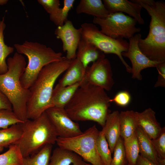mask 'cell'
<instances>
[{"instance_id":"6da1fadb","label":"cell","mask_w":165,"mask_h":165,"mask_svg":"<svg viewBox=\"0 0 165 165\" xmlns=\"http://www.w3.org/2000/svg\"><path fill=\"white\" fill-rule=\"evenodd\" d=\"M110 99L104 89L83 80L64 108L73 121H92L103 127L110 113Z\"/></svg>"},{"instance_id":"7a4b0ae2","label":"cell","mask_w":165,"mask_h":165,"mask_svg":"<svg viewBox=\"0 0 165 165\" xmlns=\"http://www.w3.org/2000/svg\"><path fill=\"white\" fill-rule=\"evenodd\" d=\"M72 60L66 58L49 64L42 69L29 88L30 96L27 105L28 119H36L48 109L53 107L51 99L55 82L68 69Z\"/></svg>"},{"instance_id":"3957f363","label":"cell","mask_w":165,"mask_h":165,"mask_svg":"<svg viewBox=\"0 0 165 165\" xmlns=\"http://www.w3.org/2000/svg\"><path fill=\"white\" fill-rule=\"evenodd\" d=\"M146 9L151 16L149 31L139 40L142 52L151 60L165 61V3L153 0H131Z\"/></svg>"},{"instance_id":"277c9868","label":"cell","mask_w":165,"mask_h":165,"mask_svg":"<svg viewBox=\"0 0 165 165\" xmlns=\"http://www.w3.org/2000/svg\"><path fill=\"white\" fill-rule=\"evenodd\" d=\"M7 64V72L0 74V91L10 101L13 112L24 122L28 119L27 105L30 96L29 89L24 88L20 80L26 61L23 56L16 52L8 58Z\"/></svg>"},{"instance_id":"5b68a950","label":"cell","mask_w":165,"mask_h":165,"mask_svg":"<svg viewBox=\"0 0 165 165\" xmlns=\"http://www.w3.org/2000/svg\"><path fill=\"white\" fill-rule=\"evenodd\" d=\"M23 133L17 145L24 157L38 152L45 145H54L58 136L45 112L34 119L21 123Z\"/></svg>"},{"instance_id":"8992f818","label":"cell","mask_w":165,"mask_h":165,"mask_svg":"<svg viewBox=\"0 0 165 165\" xmlns=\"http://www.w3.org/2000/svg\"><path fill=\"white\" fill-rule=\"evenodd\" d=\"M17 52L24 54L28 58V64L20 78L22 86L29 89L40 72L46 65L66 58L60 52H56L46 45L36 42L25 41L23 44H15Z\"/></svg>"},{"instance_id":"52a82bcc","label":"cell","mask_w":165,"mask_h":165,"mask_svg":"<svg viewBox=\"0 0 165 165\" xmlns=\"http://www.w3.org/2000/svg\"><path fill=\"white\" fill-rule=\"evenodd\" d=\"M99 132L96 126L94 125L74 137H58L56 143L60 148L74 152L91 165H104L97 148Z\"/></svg>"},{"instance_id":"ba28073f","label":"cell","mask_w":165,"mask_h":165,"mask_svg":"<svg viewBox=\"0 0 165 165\" xmlns=\"http://www.w3.org/2000/svg\"><path fill=\"white\" fill-rule=\"evenodd\" d=\"M81 28V39L90 43L104 53L116 55L126 68L127 71L130 73L131 67L123 58L122 53L127 51L129 43L123 39H114L102 33L93 23H84Z\"/></svg>"},{"instance_id":"9c48e42d","label":"cell","mask_w":165,"mask_h":165,"mask_svg":"<svg viewBox=\"0 0 165 165\" xmlns=\"http://www.w3.org/2000/svg\"><path fill=\"white\" fill-rule=\"evenodd\" d=\"M93 22L101 27L102 33L114 39H129L141 30L136 27L134 19L121 12L109 13L103 19L94 17Z\"/></svg>"},{"instance_id":"30bf717a","label":"cell","mask_w":165,"mask_h":165,"mask_svg":"<svg viewBox=\"0 0 165 165\" xmlns=\"http://www.w3.org/2000/svg\"><path fill=\"white\" fill-rule=\"evenodd\" d=\"M83 80L105 90L112 89L114 84L112 68L109 61L104 53H102L90 67L87 68Z\"/></svg>"},{"instance_id":"8fae6325","label":"cell","mask_w":165,"mask_h":165,"mask_svg":"<svg viewBox=\"0 0 165 165\" xmlns=\"http://www.w3.org/2000/svg\"><path fill=\"white\" fill-rule=\"evenodd\" d=\"M141 37V34L137 33L129 39L127 50L122 53V56L127 57L131 62L132 78L138 80L142 79L141 73L143 69L156 68L160 63L164 62L151 60L142 52L138 46V41Z\"/></svg>"},{"instance_id":"7c38bea8","label":"cell","mask_w":165,"mask_h":165,"mask_svg":"<svg viewBox=\"0 0 165 165\" xmlns=\"http://www.w3.org/2000/svg\"><path fill=\"white\" fill-rule=\"evenodd\" d=\"M54 127L58 137L68 138L81 134L79 124L68 116L64 108L53 107L45 112Z\"/></svg>"},{"instance_id":"4fadbf2b","label":"cell","mask_w":165,"mask_h":165,"mask_svg":"<svg viewBox=\"0 0 165 165\" xmlns=\"http://www.w3.org/2000/svg\"><path fill=\"white\" fill-rule=\"evenodd\" d=\"M54 34L62 41L63 50L66 52V58L69 60L75 58L78 45L81 39L80 28H76L72 22L68 20L63 25L57 26Z\"/></svg>"},{"instance_id":"5bb4252c","label":"cell","mask_w":165,"mask_h":165,"mask_svg":"<svg viewBox=\"0 0 165 165\" xmlns=\"http://www.w3.org/2000/svg\"><path fill=\"white\" fill-rule=\"evenodd\" d=\"M103 3L109 13H125L134 19L137 23L144 24L141 15L142 7L139 4L127 0H103Z\"/></svg>"},{"instance_id":"9a60e30c","label":"cell","mask_w":165,"mask_h":165,"mask_svg":"<svg viewBox=\"0 0 165 165\" xmlns=\"http://www.w3.org/2000/svg\"><path fill=\"white\" fill-rule=\"evenodd\" d=\"M138 127H139L151 139L157 137L162 128L158 122L155 111L150 108L141 112H135Z\"/></svg>"},{"instance_id":"2e32d148","label":"cell","mask_w":165,"mask_h":165,"mask_svg":"<svg viewBox=\"0 0 165 165\" xmlns=\"http://www.w3.org/2000/svg\"><path fill=\"white\" fill-rule=\"evenodd\" d=\"M103 131L112 153L120 137L119 112L118 111L110 113L108 116Z\"/></svg>"},{"instance_id":"e0dca14e","label":"cell","mask_w":165,"mask_h":165,"mask_svg":"<svg viewBox=\"0 0 165 165\" xmlns=\"http://www.w3.org/2000/svg\"><path fill=\"white\" fill-rule=\"evenodd\" d=\"M48 165H91L71 150L60 148H55Z\"/></svg>"},{"instance_id":"ac0fdd59","label":"cell","mask_w":165,"mask_h":165,"mask_svg":"<svg viewBox=\"0 0 165 165\" xmlns=\"http://www.w3.org/2000/svg\"><path fill=\"white\" fill-rule=\"evenodd\" d=\"M83 79L74 84L65 87L57 84L54 87L51 101L53 107L64 108L77 89L83 82Z\"/></svg>"},{"instance_id":"d6986e66","label":"cell","mask_w":165,"mask_h":165,"mask_svg":"<svg viewBox=\"0 0 165 165\" xmlns=\"http://www.w3.org/2000/svg\"><path fill=\"white\" fill-rule=\"evenodd\" d=\"M86 72L81 62L76 57L72 60L65 73L57 84L61 86L65 87L80 82L83 79Z\"/></svg>"},{"instance_id":"ffe728a7","label":"cell","mask_w":165,"mask_h":165,"mask_svg":"<svg viewBox=\"0 0 165 165\" xmlns=\"http://www.w3.org/2000/svg\"><path fill=\"white\" fill-rule=\"evenodd\" d=\"M76 57L86 70L90 62L96 61L103 53L93 44L81 39L79 43Z\"/></svg>"},{"instance_id":"44dd1931","label":"cell","mask_w":165,"mask_h":165,"mask_svg":"<svg viewBox=\"0 0 165 165\" xmlns=\"http://www.w3.org/2000/svg\"><path fill=\"white\" fill-rule=\"evenodd\" d=\"M76 11L77 14L85 13L101 19L105 18L109 14L101 0H81Z\"/></svg>"},{"instance_id":"7402d4cb","label":"cell","mask_w":165,"mask_h":165,"mask_svg":"<svg viewBox=\"0 0 165 165\" xmlns=\"http://www.w3.org/2000/svg\"><path fill=\"white\" fill-rule=\"evenodd\" d=\"M136 133L138 139L140 155L159 165V159L151 139L138 127L137 128Z\"/></svg>"},{"instance_id":"603a6c76","label":"cell","mask_w":165,"mask_h":165,"mask_svg":"<svg viewBox=\"0 0 165 165\" xmlns=\"http://www.w3.org/2000/svg\"><path fill=\"white\" fill-rule=\"evenodd\" d=\"M135 112L131 110L119 112L120 137L123 140L130 138L136 133L138 126Z\"/></svg>"},{"instance_id":"cb8c5ba5","label":"cell","mask_w":165,"mask_h":165,"mask_svg":"<svg viewBox=\"0 0 165 165\" xmlns=\"http://www.w3.org/2000/svg\"><path fill=\"white\" fill-rule=\"evenodd\" d=\"M21 123L13 124L7 128L0 129V147H9L18 141L23 133Z\"/></svg>"},{"instance_id":"d4e9b609","label":"cell","mask_w":165,"mask_h":165,"mask_svg":"<svg viewBox=\"0 0 165 165\" xmlns=\"http://www.w3.org/2000/svg\"><path fill=\"white\" fill-rule=\"evenodd\" d=\"M53 145H47L37 152L24 157V165H48L52 154Z\"/></svg>"},{"instance_id":"484cf974","label":"cell","mask_w":165,"mask_h":165,"mask_svg":"<svg viewBox=\"0 0 165 165\" xmlns=\"http://www.w3.org/2000/svg\"><path fill=\"white\" fill-rule=\"evenodd\" d=\"M8 149L0 154V165H24V156L16 144L9 145Z\"/></svg>"},{"instance_id":"4316f807","label":"cell","mask_w":165,"mask_h":165,"mask_svg":"<svg viewBox=\"0 0 165 165\" xmlns=\"http://www.w3.org/2000/svg\"><path fill=\"white\" fill-rule=\"evenodd\" d=\"M6 27L4 18L3 17L0 21V74L7 72L8 66L6 58L14 50L13 47L8 46L5 43L4 31Z\"/></svg>"},{"instance_id":"83f0119b","label":"cell","mask_w":165,"mask_h":165,"mask_svg":"<svg viewBox=\"0 0 165 165\" xmlns=\"http://www.w3.org/2000/svg\"><path fill=\"white\" fill-rule=\"evenodd\" d=\"M123 144L128 163L131 165H135L140 153L136 133L130 138L123 140Z\"/></svg>"},{"instance_id":"f1b7e54d","label":"cell","mask_w":165,"mask_h":165,"mask_svg":"<svg viewBox=\"0 0 165 165\" xmlns=\"http://www.w3.org/2000/svg\"><path fill=\"white\" fill-rule=\"evenodd\" d=\"M97 146L99 155L104 165H110L112 153L103 131H99L97 141Z\"/></svg>"},{"instance_id":"f546056e","label":"cell","mask_w":165,"mask_h":165,"mask_svg":"<svg viewBox=\"0 0 165 165\" xmlns=\"http://www.w3.org/2000/svg\"><path fill=\"white\" fill-rule=\"evenodd\" d=\"M75 2L74 0H64L63 7L55 14L50 15V20L57 26L63 25L68 20L69 13L73 8Z\"/></svg>"},{"instance_id":"4dcf8cb0","label":"cell","mask_w":165,"mask_h":165,"mask_svg":"<svg viewBox=\"0 0 165 165\" xmlns=\"http://www.w3.org/2000/svg\"><path fill=\"white\" fill-rule=\"evenodd\" d=\"M110 165H127L128 163L125 151L123 140L120 137L114 149Z\"/></svg>"},{"instance_id":"1f68e13d","label":"cell","mask_w":165,"mask_h":165,"mask_svg":"<svg viewBox=\"0 0 165 165\" xmlns=\"http://www.w3.org/2000/svg\"><path fill=\"white\" fill-rule=\"evenodd\" d=\"M22 122L13 110H0V128H7L13 124Z\"/></svg>"},{"instance_id":"d6a6232c","label":"cell","mask_w":165,"mask_h":165,"mask_svg":"<svg viewBox=\"0 0 165 165\" xmlns=\"http://www.w3.org/2000/svg\"><path fill=\"white\" fill-rule=\"evenodd\" d=\"M151 141L159 160L165 159V127L162 128L159 135Z\"/></svg>"},{"instance_id":"836d02e7","label":"cell","mask_w":165,"mask_h":165,"mask_svg":"<svg viewBox=\"0 0 165 165\" xmlns=\"http://www.w3.org/2000/svg\"><path fill=\"white\" fill-rule=\"evenodd\" d=\"M38 2L50 15L55 14L60 8L59 0H38Z\"/></svg>"},{"instance_id":"e575fe53","label":"cell","mask_w":165,"mask_h":165,"mask_svg":"<svg viewBox=\"0 0 165 165\" xmlns=\"http://www.w3.org/2000/svg\"><path fill=\"white\" fill-rule=\"evenodd\" d=\"M131 99V96L127 91H123L118 93L110 101L114 102L117 105L121 106H125L130 103Z\"/></svg>"},{"instance_id":"d590c367","label":"cell","mask_w":165,"mask_h":165,"mask_svg":"<svg viewBox=\"0 0 165 165\" xmlns=\"http://www.w3.org/2000/svg\"><path fill=\"white\" fill-rule=\"evenodd\" d=\"M156 68L158 71V76L157 80L154 86L155 87H165V62L159 64Z\"/></svg>"},{"instance_id":"8d00e7d4","label":"cell","mask_w":165,"mask_h":165,"mask_svg":"<svg viewBox=\"0 0 165 165\" xmlns=\"http://www.w3.org/2000/svg\"><path fill=\"white\" fill-rule=\"evenodd\" d=\"M12 110V107L10 101L6 96L0 91V110Z\"/></svg>"},{"instance_id":"74e56055","label":"cell","mask_w":165,"mask_h":165,"mask_svg":"<svg viewBox=\"0 0 165 165\" xmlns=\"http://www.w3.org/2000/svg\"><path fill=\"white\" fill-rule=\"evenodd\" d=\"M135 165H157L150 160L139 155Z\"/></svg>"},{"instance_id":"f35d334b","label":"cell","mask_w":165,"mask_h":165,"mask_svg":"<svg viewBox=\"0 0 165 165\" xmlns=\"http://www.w3.org/2000/svg\"><path fill=\"white\" fill-rule=\"evenodd\" d=\"M8 0H0V5H3L6 4Z\"/></svg>"},{"instance_id":"ab89813d","label":"cell","mask_w":165,"mask_h":165,"mask_svg":"<svg viewBox=\"0 0 165 165\" xmlns=\"http://www.w3.org/2000/svg\"><path fill=\"white\" fill-rule=\"evenodd\" d=\"M4 148L0 147V152H2L4 149Z\"/></svg>"},{"instance_id":"60d3db41","label":"cell","mask_w":165,"mask_h":165,"mask_svg":"<svg viewBox=\"0 0 165 165\" xmlns=\"http://www.w3.org/2000/svg\"><path fill=\"white\" fill-rule=\"evenodd\" d=\"M127 165H131L130 164H129V163Z\"/></svg>"}]
</instances>
